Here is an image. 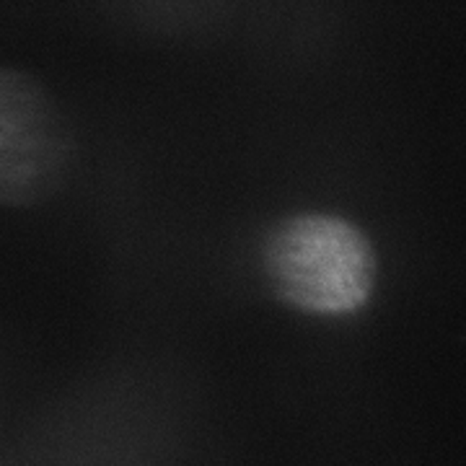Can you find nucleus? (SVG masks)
<instances>
[{
  "mask_svg": "<svg viewBox=\"0 0 466 466\" xmlns=\"http://www.w3.org/2000/svg\"><path fill=\"white\" fill-rule=\"evenodd\" d=\"M265 269L278 296L309 314H352L373 290L376 259L363 233L332 216L280 223L265 244Z\"/></svg>",
  "mask_w": 466,
  "mask_h": 466,
  "instance_id": "1",
  "label": "nucleus"
},
{
  "mask_svg": "<svg viewBox=\"0 0 466 466\" xmlns=\"http://www.w3.org/2000/svg\"><path fill=\"white\" fill-rule=\"evenodd\" d=\"M76 167V137L50 91L14 67H0V205L52 200Z\"/></svg>",
  "mask_w": 466,
  "mask_h": 466,
  "instance_id": "2",
  "label": "nucleus"
}]
</instances>
